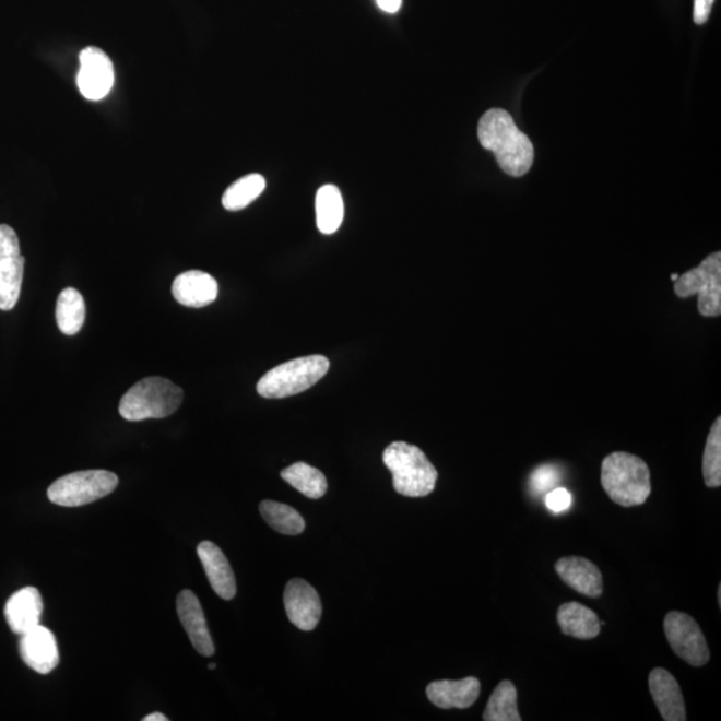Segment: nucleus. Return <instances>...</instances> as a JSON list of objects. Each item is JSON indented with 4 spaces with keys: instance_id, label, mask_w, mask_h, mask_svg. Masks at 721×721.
<instances>
[{
    "instance_id": "nucleus-30",
    "label": "nucleus",
    "mask_w": 721,
    "mask_h": 721,
    "mask_svg": "<svg viewBox=\"0 0 721 721\" xmlns=\"http://www.w3.org/2000/svg\"><path fill=\"white\" fill-rule=\"evenodd\" d=\"M714 0H695L694 2V22L705 24L711 14Z\"/></svg>"
},
{
    "instance_id": "nucleus-13",
    "label": "nucleus",
    "mask_w": 721,
    "mask_h": 721,
    "mask_svg": "<svg viewBox=\"0 0 721 721\" xmlns=\"http://www.w3.org/2000/svg\"><path fill=\"white\" fill-rule=\"evenodd\" d=\"M177 612L186 634H188L192 647L204 658L213 657L215 648L212 636H210L206 617L202 610L200 600L194 592L185 589L177 598Z\"/></svg>"
},
{
    "instance_id": "nucleus-18",
    "label": "nucleus",
    "mask_w": 721,
    "mask_h": 721,
    "mask_svg": "<svg viewBox=\"0 0 721 721\" xmlns=\"http://www.w3.org/2000/svg\"><path fill=\"white\" fill-rule=\"evenodd\" d=\"M172 293L180 305L188 308H204L218 297V282L214 276L200 270H190L174 280Z\"/></svg>"
},
{
    "instance_id": "nucleus-8",
    "label": "nucleus",
    "mask_w": 721,
    "mask_h": 721,
    "mask_svg": "<svg viewBox=\"0 0 721 721\" xmlns=\"http://www.w3.org/2000/svg\"><path fill=\"white\" fill-rule=\"evenodd\" d=\"M664 633L672 651L693 666L706 665L711 658L706 636L687 613L672 611L664 618Z\"/></svg>"
},
{
    "instance_id": "nucleus-3",
    "label": "nucleus",
    "mask_w": 721,
    "mask_h": 721,
    "mask_svg": "<svg viewBox=\"0 0 721 721\" xmlns=\"http://www.w3.org/2000/svg\"><path fill=\"white\" fill-rule=\"evenodd\" d=\"M383 464L393 474L397 493L405 497L429 496L436 488L438 472L416 445L397 441L385 449Z\"/></svg>"
},
{
    "instance_id": "nucleus-2",
    "label": "nucleus",
    "mask_w": 721,
    "mask_h": 721,
    "mask_svg": "<svg viewBox=\"0 0 721 721\" xmlns=\"http://www.w3.org/2000/svg\"><path fill=\"white\" fill-rule=\"evenodd\" d=\"M601 485L613 503L625 508L637 507L651 495V472L640 457L627 452L611 453L601 464Z\"/></svg>"
},
{
    "instance_id": "nucleus-19",
    "label": "nucleus",
    "mask_w": 721,
    "mask_h": 721,
    "mask_svg": "<svg viewBox=\"0 0 721 721\" xmlns=\"http://www.w3.org/2000/svg\"><path fill=\"white\" fill-rule=\"evenodd\" d=\"M481 683L477 677H465L462 681H438L426 687V696L432 705L442 709H466L477 701Z\"/></svg>"
},
{
    "instance_id": "nucleus-34",
    "label": "nucleus",
    "mask_w": 721,
    "mask_h": 721,
    "mask_svg": "<svg viewBox=\"0 0 721 721\" xmlns=\"http://www.w3.org/2000/svg\"><path fill=\"white\" fill-rule=\"evenodd\" d=\"M718 596H719V604H721V587H719V593H718Z\"/></svg>"
},
{
    "instance_id": "nucleus-6",
    "label": "nucleus",
    "mask_w": 721,
    "mask_h": 721,
    "mask_svg": "<svg viewBox=\"0 0 721 721\" xmlns=\"http://www.w3.org/2000/svg\"><path fill=\"white\" fill-rule=\"evenodd\" d=\"M673 292L678 298L697 296V310L702 317L721 315V252L714 251L699 267L677 276Z\"/></svg>"
},
{
    "instance_id": "nucleus-32",
    "label": "nucleus",
    "mask_w": 721,
    "mask_h": 721,
    "mask_svg": "<svg viewBox=\"0 0 721 721\" xmlns=\"http://www.w3.org/2000/svg\"><path fill=\"white\" fill-rule=\"evenodd\" d=\"M143 721H168V719L164 713L154 712L150 713L149 717L143 719Z\"/></svg>"
},
{
    "instance_id": "nucleus-31",
    "label": "nucleus",
    "mask_w": 721,
    "mask_h": 721,
    "mask_svg": "<svg viewBox=\"0 0 721 721\" xmlns=\"http://www.w3.org/2000/svg\"><path fill=\"white\" fill-rule=\"evenodd\" d=\"M378 8L388 14H395L401 9L402 0H377Z\"/></svg>"
},
{
    "instance_id": "nucleus-16",
    "label": "nucleus",
    "mask_w": 721,
    "mask_h": 721,
    "mask_svg": "<svg viewBox=\"0 0 721 721\" xmlns=\"http://www.w3.org/2000/svg\"><path fill=\"white\" fill-rule=\"evenodd\" d=\"M198 557L206 572L210 586L221 599L232 600L237 593L236 576L224 552L212 541H202L197 548Z\"/></svg>"
},
{
    "instance_id": "nucleus-11",
    "label": "nucleus",
    "mask_w": 721,
    "mask_h": 721,
    "mask_svg": "<svg viewBox=\"0 0 721 721\" xmlns=\"http://www.w3.org/2000/svg\"><path fill=\"white\" fill-rule=\"evenodd\" d=\"M284 604L288 620L300 630H312L321 620V599L308 581L293 579L287 582Z\"/></svg>"
},
{
    "instance_id": "nucleus-20",
    "label": "nucleus",
    "mask_w": 721,
    "mask_h": 721,
    "mask_svg": "<svg viewBox=\"0 0 721 721\" xmlns=\"http://www.w3.org/2000/svg\"><path fill=\"white\" fill-rule=\"evenodd\" d=\"M557 623L564 635L579 640H592L600 635V618L588 606L576 601L565 603L557 611Z\"/></svg>"
},
{
    "instance_id": "nucleus-21",
    "label": "nucleus",
    "mask_w": 721,
    "mask_h": 721,
    "mask_svg": "<svg viewBox=\"0 0 721 721\" xmlns=\"http://www.w3.org/2000/svg\"><path fill=\"white\" fill-rule=\"evenodd\" d=\"M344 200L339 188L334 185H324L317 191L316 216L317 227L322 234H334L344 221Z\"/></svg>"
},
{
    "instance_id": "nucleus-27",
    "label": "nucleus",
    "mask_w": 721,
    "mask_h": 721,
    "mask_svg": "<svg viewBox=\"0 0 721 721\" xmlns=\"http://www.w3.org/2000/svg\"><path fill=\"white\" fill-rule=\"evenodd\" d=\"M702 477L708 488H719L721 485V417L714 421L708 433L702 454Z\"/></svg>"
},
{
    "instance_id": "nucleus-9",
    "label": "nucleus",
    "mask_w": 721,
    "mask_h": 721,
    "mask_svg": "<svg viewBox=\"0 0 721 721\" xmlns=\"http://www.w3.org/2000/svg\"><path fill=\"white\" fill-rule=\"evenodd\" d=\"M24 257L14 228L0 225V310L15 308L21 297Z\"/></svg>"
},
{
    "instance_id": "nucleus-33",
    "label": "nucleus",
    "mask_w": 721,
    "mask_h": 721,
    "mask_svg": "<svg viewBox=\"0 0 721 721\" xmlns=\"http://www.w3.org/2000/svg\"><path fill=\"white\" fill-rule=\"evenodd\" d=\"M215 669H216V664H214V663H213V664H209V670H215Z\"/></svg>"
},
{
    "instance_id": "nucleus-5",
    "label": "nucleus",
    "mask_w": 721,
    "mask_h": 721,
    "mask_svg": "<svg viewBox=\"0 0 721 721\" xmlns=\"http://www.w3.org/2000/svg\"><path fill=\"white\" fill-rule=\"evenodd\" d=\"M329 368V359L318 354L292 359L268 371L257 383V392L264 399H286L315 387Z\"/></svg>"
},
{
    "instance_id": "nucleus-15",
    "label": "nucleus",
    "mask_w": 721,
    "mask_h": 721,
    "mask_svg": "<svg viewBox=\"0 0 721 721\" xmlns=\"http://www.w3.org/2000/svg\"><path fill=\"white\" fill-rule=\"evenodd\" d=\"M555 569L565 584L574 591L591 599H598L603 594V575L588 558L563 557L556 563Z\"/></svg>"
},
{
    "instance_id": "nucleus-17",
    "label": "nucleus",
    "mask_w": 721,
    "mask_h": 721,
    "mask_svg": "<svg viewBox=\"0 0 721 721\" xmlns=\"http://www.w3.org/2000/svg\"><path fill=\"white\" fill-rule=\"evenodd\" d=\"M44 600L34 587L22 588L8 600L4 616L12 633L24 635L40 624Z\"/></svg>"
},
{
    "instance_id": "nucleus-14",
    "label": "nucleus",
    "mask_w": 721,
    "mask_h": 721,
    "mask_svg": "<svg viewBox=\"0 0 721 721\" xmlns=\"http://www.w3.org/2000/svg\"><path fill=\"white\" fill-rule=\"evenodd\" d=\"M649 693L652 695L661 718L665 721H685L684 696L675 677L664 669H654L649 673Z\"/></svg>"
},
{
    "instance_id": "nucleus-29",
    "label": "nucleus",
    "mask_w": 721,
    "mask_h": 721,
    "mask_svg": "<svg viewBox=\"0 0 721 721\" xmlns=\"http://www.w3.org/2000/svg\"><path fill=\"white\" fill-rule=\"evenodd\" d=\"M572 504V496L567 489L555 488L546 493L545 505L553 513H562L568 510Z\"/></svg>"
},
{
    "instance_id": "nucleus-24",
    "label": "nucleus",
    "mask_w": 721,
    "mask_h": 721,
    "mask_svg": "<svg viewBox=\"0 0 721 721\" xmlns=\"http://www.w3.org/2000/svg\"><path fill=\"white\" fill-rule=\"evenodd\" d=\"M264 189H267V179L261 174H249L228 186L222 197V204L228 212H238L255 202Z\"/></svg>"
},
{
    "instance_id": "nucleus-7",
    "label": "nucleus",
    "mask_w": 721,
    "mask_h": 721,
    "mask_svg": "<svg viewBox=\"0 0 721 721\" xmlns=\"http://www.w3.org/2000/svg\"><path fill=\"white\" fill-rule=\"evenodd\" d=\"M117 474L108 471H82L54 481L47 497L59 507L76 508L111 495L118 486Z\"/></svg>"
},
{
    "instance_id": "nucleus-22",
    "label": "nucleus",
    "mask_w": 721,
    "mask_h": 721,
    "mask_svg": "<svg viewBox=\"0 0 721 721\" xmlns=\"http://www.w3.org/2000/svg\"><path fill=\"white\" fill-rule=\"evenodd\" d=\"M86 318V305L82 294L74 287L64 288L57 300V324L66 335L81 332Z\"/></svg>"
},
{
    "instance_id": "nucleus-25",
    "label": "nucleus",
    "mask_w": 721,
    "mask_h": 721,
    "mask_svg": "<svg viewBox=\"0 0 721 721\" xmlns=\"http://www.w3.org/2000/svg\"><path fill=\"white\" fill-rule=\"evenodd\" d=\"M483 719L485 721H521L519 708H517V689L515 684L503 681L493 690L486 705Z\"/></svg>"
},
{
    "instance_id": "nucleus-12",
    "label": "nucleus",
    "mask_w": 721,
    "mask_h": 721,
    "mask_svg": "<svg viewBox=\"0 0 721 721\" xmlns=\"http://www.w3.org/2000/svg\"><path fill=\"white\" fill-rule=\"evenodd\" d=\"M20 651L24 664L40 675H47L59 664L57 637L40 624L22 635Z\"/></svg>"
},
{
    "instance_id": "nucleus-23",
    "label": "nucleus",
    "mask_w": 721,
    "mask_h": 721,
    "mask_svg": "<svg viewBox=\"0 0 721 721\" xmlns=\"http://www.w3.org/2000/svg\"><path fill=\"white\" fill-rule=\"evenodd\" d=\"M281 477L311 500H318L328 490V481L323 473L305 464V462H297V464L284 469L281 472Z\"/></svg>"
},
{
    "instance_id": "nucleus-28",
    "label": "nucleus",
    "mask_w": 721,
    "mask_h": 721,
    "mask_svg": "<svg viewBox=\"0 0 721 721\" xmlns=\"http://www.w3.org/2000/svg\"><path fill=\"white\" fill-rule=\"evenodd\" d=\"M558 473L555 468L544 465L540 466L532 473L531 485L532 489L536 493H548L555 489L558 483Z\"/></svg>"
},
{
    "instance_id": "nucleus-10",
    "label": "nucleus",
    "mask_w": 721,
    "mask_h": 721,
    "mask_svg": "<svg viewBox=\"0 0 721 721\" xmlns=\"http://www.w3.org/2000/svg\"><path fill=\"white\" fill-rule=\"evenodd\" d=\"M80 63L76 83L81 94L88 101L104 99L116 78L111 59L101 48L90 46L80 54Z\"/></svg>"
},
{
    "instance_id": "nucleus-1",
    "label": "nucleus",
    "mask_w": 721,
    "mask_h": 721,
    "mask_svg": "<svg viewBox=\"0 0 721 721\" xmlns=\"http://www.w3.org/2000/svg\"><path fill=\"white\" fill-rule=\"evenodd\" d=\"M481 146L496 155L497 164L510 177H522L531 170L534 149L531 140L517 128L512 116L503 108H492L478 122Z\"/></svg>"
},
{
    "instance_id": "nucleus-4",
    "label": "nucleus",
    "mask_w": 721,
    "mask_h": 721,
    "mask_svg": "<svg viewBox=\"0 0 721 721\" xmlns=\"http://www.w3.org/2000/svg\"><path fill=\"white\" fill-rule=\"evenodd\" d=\"M184 401V390L162 377L144 378L122 397L119 413L131 423L149 418H166L178 411Z\"/></svg>"
},
{
    "instance_id": "nucleus-26",
    "label": "nucleus",
    "mask_w": 721,
    "mask_h": 721,
    "mask_svg": "<svg viewBox=\"0 0 721 721\" xmlns=\"http://www.w3.org/2000/svg\"><path fill=\"white\" fill-rule=\"evenodd\" d=\"M260 512L268 525L279 533L296 536V534L304 532L305 520L303 516L286 504L270 500L262 501Z\"/></svg>"
}]
</instances>
